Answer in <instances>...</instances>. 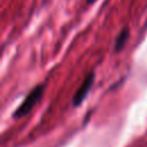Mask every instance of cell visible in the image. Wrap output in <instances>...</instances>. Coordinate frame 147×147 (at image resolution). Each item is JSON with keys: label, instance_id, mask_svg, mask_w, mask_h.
<instances>
[{"label": "cell", "instance_id": "3957f363", "mask_svg": "<svg viewBox=\"0 0 147 147\" xmlns=\"http://www.w3.org/2000/svg\"><path fill=\"white\" fill-rule=\"evenodd\" d=\"M129 37H130V29L125 26V28H123V29L119 31V33L117 34V37H116V39H115L114 51H115L116 53L121 52V51L125 47V45H126V42H127V40H129Z\"/></svg>", "mask_w": 147, "mask_h": 147}, {"label": "cell", "instance_id": "277c9868", "mask_svg": "<svg viewBox=\"0 0 147 147\" xmlns=\"http://www.w3.org/2000/svg\"><path fill=\"white\" fill-rule=\"evenodd\" d=\"M96 0H85V2H86V5H93L94 2H95Z\"/></svg>", "mask_w": 147, "mask_h": 147}, {"label": "cell", "instance_id": "7a4b0ae2", "mask_svg": "<svg viewBox=\"0 0 147 147\" xmlns=\"http://www.w3.org/2000/svg\"><path fill=\"white\" fill-rule=\"evenodd\" d=\"M94 82H95V72L92 70V71H90V72L85 76L83 83L79 85V87L77 88V91H76L75 94L72 95V99H71L72 107L77 108V107H79V106L84 102V100H85L86 96L88 95V93H90V91H91V88H92Z\"/></svg>", "mask_w": 147, "mask_h": 147}, {"label": "cell", "instance_id": "6da1fadb", "mask_svg": "<svg viewBox=\"0 0 147 147\" xmlns=\"http://www.w3.org/2000/svg\"><path fill=\"white\" fill-rule=\"evenodd\" d=\"M45 84H38L36 85L24 98V100L21 102V105L13 111L11 117L14 119H21L22 117L26 116L31 113V110L39 103V101L42 99L45 93Z\"/></svg>", "mask_w": 147, "mask_h": 147}]
</instances>
